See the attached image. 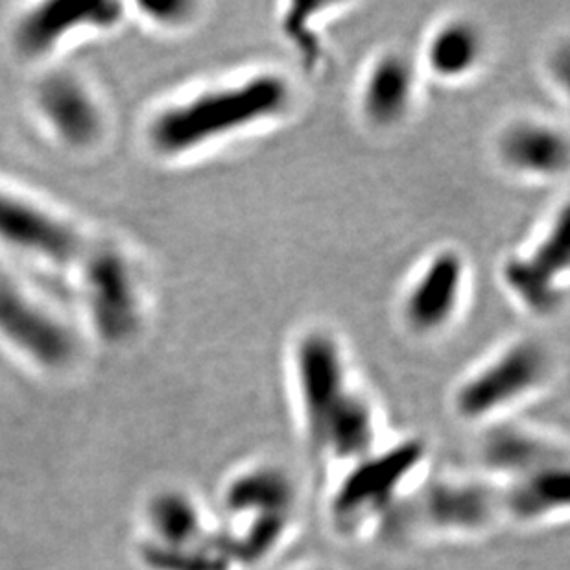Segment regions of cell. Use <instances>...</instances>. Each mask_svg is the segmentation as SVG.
Returning a JSON list of instances; mask_svg holds the SVG:
<instances>
[{"label":"cell","instance_id":"6da1fadb","mask_svg":"<svg viewBox=\"0 0 570 570\" xmlns=\"http://www.w3.org/2000/svg\"><path fill=\"white\" fill-rule=\"evenodd\" d=\"M296 87L279 70L257 69L216 81L165 104L146 125V145L181 161L286 119Z\"/></svg>","mask_w":570,"mask_h":570},{"label":"cell","instance_id":"603a6c76","mask_svg":"<svg viewBox=\"0 0 570 570\" xmlns=\"http://www.w3.org/2000/svg\"><path fill=\"white\" fill-rule=\"evenodd\" d=\"M569 43L563 41V43L556 45L554 49L550 50V55L547 56V72L550 76L556 75L560 76L561 87L567 86V81H569Z\"/></svg>","mask_w":570,"mask_h":570},{"label":"cell","instance_id":"cb8c5ba5","mask_svg":"<svg viewBox=\"0 0 570 570\" xmlns=\"http://www.w3.org/2000/svg\"><path fill=\"white\" fill-rule=\"evenodd\" d=\"M294 570H334V569H331V567H327V566H303V567H297V569H294Z\"/></svg>","mask_w":570,"mask_h":570},{"label":"cell","instance_id":"8fae6325","mask_svg":"<svg viewBox=\"0 0 570 570\" xmlns=\"http://www.w3.org/2000/svg\"><path fill=\"white\" fill-rule=\"evenodd\" d=\"M0 340L45 370L69 366L76 338L60 317L21 286L0 279Z\"/></svg>","mask_w":570,"mask_h":570},{"label":"cell","instance_id":"d6986e66","mask_svg":"<svg viewBox=\"0 0 570 570\" xmlns=\"http://www.w3.org/2000/svg\"><path fill=\"white\" fill-rule=\"evenodd\" d=\"M151 535L148 543L159 547H184L196 543L213 532L215 524L205 521L204 511L184 491H163L148 507Z\"/></svg>","mask_w":570,"mask_h":570},{"label":"cell","instance_id":"5bb4252c","mask_svg":"<svg viewBox=\"0 0 570 570\" xmlns=\"http://www.w3.org/2000/svg\"><path fill=\"white\" fill-rule=\"evenodd\" d=\"M0 244L56 264L72 263L81 254L80 235L69 222L4 189H0Z\"/></svg>","mask_w":570,"mask_h":570},{"label":"cell","instance_id":"7a4b0ae2","mask_svg":"<svg viewBox=\"0 0 570 570\" xmlns=\"http://www.w3.org/2000/svg\"><path fill=\"white\" fill-rule=\"evenodd\" d=\"M426 443L417 438L382 442L367 456L340 469L327 495V519L345 539H362L393 515L425 469Z\"/></svg>","mask_w":570,"mask_h":570},{"label":"cell","instance_id":"5b68a950","mask_svg":"<svg viewBox=\"0 0 570 570\" xmlns=\"http://www.w3.org/2000/svg\"><path fill=\"white\" fill-rule=\"evenodd\" d=\"M220 507L224 519L218 524L233 538L281 543L294 532L297 485L279 463H244L227 476Z\"/></svg>","mask_w":570,"mask_h":570},{"label":"cell","instance_id":"7402d4cb","mask_svg":"<svg viewBox=\"0 0 570 570\" xmlns=\"http://www.w3.org/2000/svg\"><path fill=\"white\" fill-rule=\"evenodd\" d=\"M140 11L151 22L161 27H184L190 17L196 16L198 6L185 0H168V2H140Z\"/></svg>","mask_w":570,"mask_h":570},{"label":"cell","instance_id":"277c9868","mask_svg":"<svg viewBox=\"0 0 570 570\" xmlns=\"http://www.w3.org/2000/svg\"><path fill=\"white\" fill-rule=\"evenodd\" d=\"M552 373L554 361L539 340H511L458 381L452 412L468 425H495L541 393Z\"/></svg>","mask_w":570,"mask_h":570},{"label":"cell","instance_id":"ffe728a7","mask_svg":"<svg viewBox=\"0 0 570 570\" xmlns=\"http://www.w3.org/2000/svg\"><path fill=\"white\" fill-rule=\"evenodd\" d=\"M142 561L150 570H238L218 524L209 535L184 547H159L146 541Z\"/></svg>","mask_w":570,"mask_h":570},{"label":"cell","instance_id":"2e32d148","mask_svg":"<svg viewBox=\"0 0 570 570\" xmlns=\"http://www.w3.org/2000/svg\"><path fill=\"white\" fill-rule=\"evenodd\" d=\"M567 460L569 454L563 443L538 429L510 423V420L485 426L480 438V468L485 479L497 485Z\"/></svg>","mask_w":570,"mask_h":570},{"label":"cell","instance_id":"4fadbf2b","mask_svg":"<svg viewBox=\"0 0 570 570\" xmlns=\"http://www.w3.org/2000/svg\"><path fill=\"white\" fill-rule=\"evenodd\" d=\"M421 69L417 60L399 49L379 52L356 86V111L364 125L392 131L414 114L420 98Z\"/></svg>","mask_w":570,"mask_h":570},{"label":"cell","instance_id":"9c48e42d","mask_svg":"<svg viewBox=\"0 0 570 570\" xmlns=\"http://www.w3.org/2000/svg\"><path fill=\"white\" fill-rule=\"evenodd\" d=\"M83 297L92 328L106 344H125L142 327V288L119 249H97L87 258Z\"/></svg>","mask_w":570,"mask_h":570},{"label":"cell","instance_id":"30bf717a","mask_svg":"<svg viewBox=\"0 0 570 570\" xmlns=\"http://www.w3.org/2000/svg\"><path fill=\"white\" fill-rule=\"evenodd\" d=\"M125 17L114 0H45L28 8L13 27V47L27 60H41L83 32L111 30Z\"/></svg>","mask_w":570,"mask_h":570},{"label":"cell","instance_id":"ac0fdd59","mask_svg":"<svg viewBox=\"0 0 570 570\" xmlns=\"http://www.w3.org/2000/svg\"><path fill=\"white\" fill-rule=\"evenodd\" d=\"M501 493L502 519L519 527H547L567 519L570 510V468L552 463L497 485Z\"/></svg>","mask_w":570,"mask_h":570},{"label":"cell","instance_id":"52a82bcc","mask_svg":"<svg viewBox=\"0 0 570 570\" xmlns=\"http://www.w3.org/2000/svg\"><path fill=\"white\" fill-rule=\"evenodd\" d=\"M468 257L456 248L432 252L414 269L399 297L403 327L417 338L445 334L468 302Z\"/></svg>","mask_w":570,"mask_h":570},{"label":"cell","instance_id":"ba28073f","mask_svg":"<svg viewBox=\"0 0 570 570\" xmlns=\"http://www.w3.org/2000/svg\"><path fill=\"white\" fill-rule=\"evenodd\" d=\"M415 511L426 532L446 539L482 538L504 521L499 488L484 474H443L426 482Z\"/></svg>","mask_w":570,"mask_h":570},{"label":"cell","instance_id":"8992f818","mask_svg":"<svg viewBox=\"0 0 570 570\" xmlns=\"http://www.w3.org/2000/svg\"><path fill=\"white\" fill-rule=\"evenodd\" d=\"M569 205H560L532 243L502 258L499 279L511 302L533 317H552L567 302Z\"/></svg>","mask_w":570,"mask_h":570},{"label":"cell","instance_id":"9a60e30c","mask_svg":"<svg viewBox=\"0 0 570 570\" xmlns=\"http://www.w3.org/2000/svg\"><path fill=\"white\" fill-rule=\"evenodd\" d=\"M33 104L45 126L61 145L87 150L98 145L106 131V117L80 78L69 72H55L39 81Z\"/></svg>","mask_w":570,"mask_h":570},{"label":"cell","instance_id":"44dd1931","mask_svg":"<svg viewBox=\"0 0 570 570\" xmlns=\"http://www.w3.org/2000/svg\"><path fill=\"white\" fill-rule=\"evenodd\" d=\"M323 4H297L288 6L286 16L283 17V32L286 39L291 41L292 47L302 56L303 61H307L308 67H316L322 58L323 45L317 33V22L314 21L317 11L322 10Z\"/></svg>","mask_w":570,"mask_h":570},{"label":"cell","instance_id":"e0dca14e","mask_svg":"<svg viewBox=\"0 0 570 570\" xmlns=\"http://www.w3.org/2000/svg\"><path fill=\"white\" fill-rule=\"evenodd\" d=\"M485 58L488 38L479 22L468 16H452L438 22L426 36L417 65L421 75L456 86L479 75Z\"/></svg>","mask_w":570,"mask_h":570},{"label":"cell","instance_id":"3957f363","mask_svg":"<svg viewBox=\"0 0 570 570\" xmlns=\"http://www.w3.org/2000/svg\"><path fill=\"white\" fill-rule=\"evenodd\" d=\"M291 384L297 421L308 451L316 454L328 431L367 392L351 373L350 355L333 328L311 325L291 345Z\"/></svg>","mask_w":570,"mask_h":570},{"label":"cell","instance_id":"7c38bea8","mask_svg":"<svg viewBox=\"0 0 570 570\" xmlns=\"http://www.w3.org/2000/svg\"><path fill=\"white\" fill-rule=\"evenodd\" d=\"M493 154L511 178L549 184L567 176L569 134L552 119L515 117L497 131Z\"/></svg>","mask_w":570,"mask_h":570}]
</instances>
